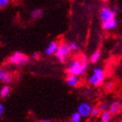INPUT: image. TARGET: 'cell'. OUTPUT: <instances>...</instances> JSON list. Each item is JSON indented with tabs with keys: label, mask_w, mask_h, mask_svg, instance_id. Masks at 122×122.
<instances>
[{
	"label": "cell",
	"mask_w": 122,
	"mask_h": 122,
	"mask_svg": "<svg viewBox=\"0 0 122 122\" xmlns=\"http://www.w3.org/2000/svg\"><path fill=\"white\" fill-rule=\"evenodd\" d=\"M87 70V59L85 55H82L80 59H73L70 60L66 68V73L74 74L81 76L86 73Z\"/></svg>",
	"instance_id": "1"
},
{
	"label": "cell",
	"mask_w": 122,
	"mask_h": 122,
	"mask_svg": "<svg viewBox=\"0 0 122 122\" xmlns=\"http://www.w3.org/2000/svg\"><path fill=\"white\" fill-rule=\"evenodd\" d=\"M106 79V72L100 67H96L93 69L92 74L89 77L88 79V83L91 85L92 86H100L101 85L105 82Z\"/></svg>",
	"instance_id": "2"
},
{
	"label": "cell",
	"mask_w": 122,
	"mask_h": 122,
	"mask_svg": "<svg viewBox=\"0 0 122 122\" xmlns=\"http://www.w3.org/2000/svg\"><path fill=\"white\" fill-rule=\"evenodd\" d=\"M8 62L10 65L20 67L27 65L30 62V58L21 51H15L9 57Z\"/></svg>",
	"instance_id": "3"
},
{
	"label": "cell",
	"mask_w": 122,
	"mask_h": 122,
	"mask_svg": "<svg viewBox=\"0 0 122 122\" xmlns=\"http://www.w3.org/2000/svg\"><path fill=\"white\" fill-rule=\"evenodd\" d=\"M71 52V51L69 49L68 44L61 43L60 45H59V47H58L56 52H55V57H56V59L59 62L65 63L66 61V59L69 58Z\"/></svg>",
	"instance_id": "4"
},
{
	"label": "cell",
	"mask_w": 122,
	"mask_h": 122,
	"mask_svg": "<svg viewBox=\"0 0 122 122\" xmlns=\"http://www.w3.org/2000/svg\"><path fill=\"white\" fill-rule=\"evenodd\" d=\"M99 18L102 22L112 20L115 18V10L109 7H102L99 11Z\"/></svg>",
	"instance_id": "5"
},
{
	"label": "cell",
	"mask_w": 122,
	"mask_h": 122,
	"mask_svg": "<svg viewBox=\"0 0 122 122\" xmlns=\"http://www.w3.org/2000/svg\"><path fill=\"white\" fill-rule=\"evenodd\" d=\"M92 106L86 102H83L80 103L78 107V111L79 114L81 115L82 118H89L91 116V112H92Z\"/></svg>",
	"instance_id": "6"
},
{
	"label": "cell",
	"mask_w": 122,
	"mask_h": 122,
	"mask_svg": "<svg viewBox=\"0 0 122 122\" xmlns=\"http://www.w3.org/2000/svg\"><path fill=\"white\" fill-rule=\"evenodd\" d=\"M59 42L58 41H51L48 44V46H46V48L45 49V54L46 56H51L55 54L57 49L59 47Z\"/></svg>",
	"instance_id": "7"
},
{
	"label": "cell",
	"mask_w": 122,
	"mask_h": 122,
	"mask_svg": "<svg viewBox=\"0 0 122 122\" xmlns=\"http://www.w3.org/2000/svg\"><path fill=\"white\" fill-rule=\"evenodd\" d=\"M66 85L70 87H76L79 83V78L74 74H68L66 78Z\"/></svg>",
	"instance_id": "8"
},
{
	"label": "cell",
	"mask_w": 122,
	"mask_h": 122,
	"mask_svg": "<svg viewBox=\"0 0 122 122\" xmlns=\"http://www.w3.org/2000/svg\"><path fill=\"white\" fill-rule=\"evenodd\" d=\"M122 108V104L120 101H114L112 102V104L108 106V111L112 115L118 114L120 112V110Z\"/></svg>",
	"instance_id": "9"
},
{
	"label": "cell",
	"mask_w": 122,
	"mask_h": 122,
	"mask_svg": "<svg viewBox=\"0 0 122 122\" xmlns=\"http://www.w3.org/2000/svg\"><path fill=\"white\" fill-rule=\"evenodd\" d=\"M11 75H10L7 71L4 69H0V81L5 83V84H9L11 81Z\"/></svg>",
	"instance_id": "10"
},
{
	"label": "cell",
	"mask_w": 122,
	"mask_h": 122,
	"mask_svg": "<svg viewBox=\"0 0 122 122\" xmlns=\"http://www.w3.org/2000/svg\"><path fill=\"white\" fill-rule=\"evenodd\" d=\"M102 27L106 30H111L116 28V26L118 25L117 20L116 19H112V20H108L106 22H102Z\"/></svg>",
	"instance_id": "11"
},
{
	"label": "cell",
	"mask_w": 122,
	"mask_h": 122,
	"mask_svg": "<svg viewBox=\"0 0 122 122\" xmlns=\"http://www.w3.org/2000/svg\"><path fill=\"white\" fill-rule=\"evenodd\" d=\"M44 15V10L42 9H34L30 11V18L34 19V20H37V19H39L43 17Z\"/></svg>",
	"instance_id": "12"
},
{
	"label": "cell",
	"mask_w": 122,
	"mask_h": 122,
	"mask_svg": "<svg viewBox=\"0 0 122 122\" xmlns=\"http://www.w3.org/2000/svg\"><path fill=\"white\" fill-rule=\"evenodd\" d=\"M100 121L99 122H110L111 119H112V114L110 113V112L108 110L103 111L100 113Z\"/></svg>",
	"instance_id": "13"
},
{
	"label": "cell",
	"mask_w": 122,
	"mask_h": 122,
	"mask_svg": "<svg viewBox=\"0 0 122 122\" xmlns=\"http://www.w3.org/2000/svg\"><path fill=\"white\" fill-rule=\"evenodd\" d=\"M101 58V51L100 50H97L93 52V53L92 54L91 57H90V61H91V63L92 64H96L98 61Z\"/></svg>",
	"instance_id": "14"
},
{
	"label": "cell",
	"mask_w": 122,
	"mask_h": 122,
	"mask_svg": "<svg viewBox=\"0 0 122 122\" xmlns=\"http://www.w3.org/2000/svg\"><path fill=\"white\" fill-rule=\"evenodd\" d=\"M10 93V87L9 86H4L2 87V89L0 90V97L2 99H5L7 96H9V94Z\"/></svg>",
	"instance_id": "15"
},
{
	"label": "cell",
	"mask_w": 122,
	"mask_h": 122,
	"mask_svg": "<svg viewBox=\"0 0 122 122\" xmlns=\"http://www.w3.org/2000/svg\"><path fill=\"white\" fill-rule=\"evenodd\" d=\"M115 89V83L112 81H109L106 83L104 86V90L107 92H111Z\"/></svg>",
	"instance_id": "16"
},
{
	"label": "cell",
	"mask_w": 122,
	"mask_h": 122,
	"mask_svg": "<svg viewBox=\"0 0 122 122\" xmlns=\"http://www.w3.org/2000/svg\"><path fill=\"white\" fill-rule=\"evenodd\" d=\"M71 122H81L82 120V116L79 114L78 112H73L71 116Z\"/></svg>",
	"instance_id": "17"
},
{
	"label": "cell",
	"mask_w": 122,
	"mask_h": 122,
	"mask_svg": "<svg viewBox=\"0 0 122 122\" xmlns=\"http://www.w3.org/2000/svg\"><path fill=\"white\" fill-rule=\"evenodd\" d=\"M68 46L71 51H78L79 50V48H80L79 45L77 44L76 42H70L68 44Z\"/></svg>",
	"instance_id": "18"
},
{
	"label": "cell",
	"mask_w": 122,
	"mask_h": 122,
	"mask_svg": "<svg viewBox=\"0 0 122 122\" xmlns=\"http://www.w3.org/2000/svg\"><path fill=\"white\" fill-rule=\"evenodd\" d=\"M100 113H101V111L99 110V107H92V108L91 116H92V117H94V118H98L100 116Z\"/></svg>",
	"instance_id": "19"
},
{
	"label": "cell",
	"mask_w": 122,
	"mask_h": 122,
	"mask_svg": "<svg viewBox=\"0 0 122 122\" xmlns=\"http://www.w3.org/2000/svg\"><path fill=\"white\" fill-rule=\"evenodd\" d=\"M10 2V0H0V9H4V8L7 7Z\"/></svg>",
	"instance_id": "20"
},
{
	"label": "cell",
	"mask_w": 122,
	"mask_h": 122,
	"mask_svg": "<svg viewBox=\"0 0 122 122\" xmlns=\"http://www.w3.org/2000/svg\"><path fill=\"white\" fill-rule=\"evenodd\" d=\"M5 107L4 106V104H2L0 102V120H2L3 116L5 114Z\"/></svg>",
	"instance_id": "21"
},
{
	"label": "cell",
	"mask_w": 122,
	"mask_h": 122,
	"mask_svg": "<svg viewBox=\"0 0 122 122\" xmlns=\"http://www.w3.org/2000/svg\"><path fill=\"white\" fill-rule=\"evenodd\" d=\"M99 110H100L101 112H103V111H106V110H108V105L106 104V103H102V104L99 105Z\"/></svg>",
	"instance_id": "22"
},
{
	"label": "cell",
	"mask_w": 122,
	"mask_h": 122,
	"mask_svg": "<svg viewBox=\"0 0 122 122\" xmlns=\"http://www.w3.org/2000/svg\"><path fill=\"white\" fill-rule=\"evenodd\" d=\"M31 58H32L33 59L37 60V59H39V58H40V55H39V53H38V52H33V53L31 54Z\"/></svg>",
	"instance_id": "23"
},
{
	"label": "cell",
	"mask_w": 122,
	"mask_h": 122,
	"mask_svg": "<svg viewBox=\"0 0 122 122\" xmlns=\"http://www.w3.org/2000/svg\"><path fill=\"white\" fill-rule=\"evenodd\" d=\"M39 122H51V120H40Z\"/></svg>",
	"instance_id": "24"
},
{
	"label": "cell",
	"mask_w": 122,
	"mask_h": 122,
	"mask_svg": "<svg viewBox=\"0 0 122 122\" xmlns=\"http://www.w3.org/2000/svg\"><path fill=\"white\" fill-rule=\"evenodd\" d=\"M121 122H122V120H121Z\"/></svg>",
	"instance_id": "25"
}]
</instances>
